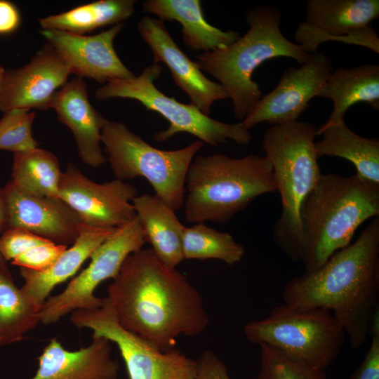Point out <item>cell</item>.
Segmentation results:
<instances>
[{"label": "cell", "instance_id": "cell-1", "mask_svg": "<svg viewBox=\"0 0 379 379\" xmlns=\"http://www.w3.org/2000/svg\"><path fill=\"white\" fill-rule=\"evenodd\" d=\"M106 297L124 329L162 352L175 348L180 335L196 336L209 323L198 291L151 248L128 255Z\"/></svg>", "mask_w": 379, "mask_h": 379}, {"label": "cell", "instance_id": "cell-4", "mask_svg": "<svg viewBox=\"0 0 379 379\" xmlns=\"http://www.w3.org/2000/svg\"><path fill=\"white\" fill-rule=\"evenodd\" d=\"M281 18L274 6L254 7L246 15L249 29L244 35L225 48L197 55L199 68L217 79L227 92L237 119H244L262 96L258 84L252 79L262 62L288 57L300 65L312 57L284 36L279 28Z\"/></svg>", "mask_w": 379, "mask_h": 379}, {"label": "cell", "instance_id": "cell-30", "mask_svg": "<svg viewBox=\"0 0 379 379\" xmlns=\"http://www.w3.org/2000/svg\"><path fill=\"white\" fill-rule=\"evenodd\" d=\"M260 350V368L258 379H328L319 369L285 356L264 343Z\"/></svg>", "mask_w": 379, "mask_h": 379}, {"label": "cell", "instance_id": "cell-5", "mask_svg": "<svg viewBox=\"0 0 379 379\" xmlns=\"http://www.w3.org/2000/svg\"><path fill=\"white\" fill-rule=\"evenodd\" d=\"M275 191L273 168L265 156H197L186 176L185 220L226 223L258 197Z\"/></svg>", "mask_w": 379, "mask_h": 379}, {"label": "cell", "instance_id": "cell-7", "mask_svg": "<svg viewBox=\"0 0 379 379\" xmlns=\"http://www.w3.org/2000/svg\"><path fill=\"white\" fill-rule=\"evenodd\" d=\"M110 168L116 179L145 178L155 194L174 211L184 204L189 167L204 143L197 140L185 147H154L123 123L107 120L101 132Z\"/></svg>", "mask_w": 379, "mask_h": 379}, {"label": "cell", "instance_id": "cell-23", "mask_svg": "<svg viewBox=\"0 0 379 379\" xmlns=\"http://www.w3.org/2000/svg\"><path fill=\"white\" fill-rule=\"evenodd\" d=\"M132 204L141 225L146 242L166 265L175 267L184 260L182 248L185 226L175 211L156 194L136 196Z\"/></svg>", "mask_w": 379, "mask_h": 379}, {"label": "cell", "instance_id": "cell-29", "mask_svg": "<svg viewBox=\"0 0 379 379\" xmlns=\"http://www.w3.org/2000/svg\"><path fill=\"white\" fill-rule=\"evenodd\" d=\"M182 248L184 259H217L229 265L239 262L245 251L230 233L218 231L204 223L185 226Z\"/></svg>", "mask_w": 379, "mask_h": 379}, {"label": "cell", "instance_id": "cell-32", "mask_svg": "<svg viewBox=\"0 0 379 379\" xmlns=\"http://www.w3.org/2000/svg\"><path fill=\"white\" fill-rule=\"evenodd\" d=\"M67 248L65 245L52 241L38 245L11 261L13 265L36 271H43L51 267Z\"/></svg>", "mask_w": 379, "mask_h": 379}, {"label": "cell", "instance_id": "cell-25", "mask_svg": "<svg viewBox=\"0 0 379 379\" xmlns=\"http://www.w3.org/2000/svg\"><path fill=\"white\" fill-rule=\"evenodd\" d=\"M322 135L314 143L317 158L333 156L352 162L357 174L362 178L379 185V140L361 137L350 130L345 120L322 126L317 135Z\"/></svg>", "mask_w": 379, "mask_h": 379}, {"label": "cell", "instance_id": "cell-11", "mask_svg": "<svg viewBox=\"0 0 379 379\" xmlns=\"http://www.w3.org/2000/svg\"><path fill=\"white\" fill-rule=\"evenodd\" d=\"M137 215L117 227L91 256V262L60 293L48 298L41 307L40 322L51 324L79 309L102 306L103 298L94 295L95 288L108 279H115L130 254L145 243Z\"/></svg>", "mask_w": 379, "mask_h": 379}, {"label": "cell", "instance_id": "cell-3", "mask_svg": "<svg viewBox=\"0 0 379 379\" xmlns=\"http://www.w3.org/2000/svg\"><path fill=\"white\" fill-rule=\"evenodd\" d=\"M379 216V185L357 173L322 174L300 209V261L305 272L322 266L350 244L357 228Z\"/></svg>", "mask_w": 379, "mask_h": 379}, {"label": "cell", "instance_id": "cell-2", "mask_svg": "<svg viewBox=\"0 0 379 379\" xmlns=\"http://www.w3.org/2000/svg\"><path fill=\"white\" fill-rule=\"evenodd\" d=\"M282 296L284 304L295 309L330 310L351 347L360 348L379 311V216L319 268L291 279Z\"/></svg>", "mask_w": 379, "mask_h": 379}, {"label": "cell", "instance_id": "cell-14", "mask_svg": "<svg viewBox=\"0 0 379 379\" xmlns=\"http://www.w3.org/2000/svg\"><path fill=\"white\" fill-rule=\"evenodd\" d=\"M333 70L331 60L322 52L312 54L299 67H290L240 123L249 130L261 122L277 125L297 121L310 100L318 97Z\"/></svg>", "mask_w": 379, "mask_h": 379}, {"label": "cell", "instance_id": "cell-35", "mask_svg": "<svg viewBox=\"0 0 379 379\" xmlns=\"http://www.w3.org/2000/svg\"><path fill=\"white\" fill-rule=\"evenodd\" d=\"M197 361V379H232L226 365L212 350L203 352Z\"/></svg>", "mask_w": 379, "mask_h": 379}, {"label": "cell", "instance_id": "cell-8", "mask_svg": "<svg viewBox=\"0 0 379 379\" xmlns=\"http://www.w3.org/2000/svg\"><path fill=\"white\" fill-rule=\"evenodd\" d=\"M247 340L270 345L285 356L325 370L340 354L345 332L328 310H300L285 304L244 327Z\"/></svg>", "mask_w": 379, "mask_h": 379}, {"label": "cell", "instance_id": "cell-24", "mask_svg": "<svg viewBox=\"0 0 379 379\" xmlns=\"http://www.w3.org/2000/svg\"><path fill=\"white\" fill-rule=\"evenodd\" d=\"M318 97L330 99L333 109L321 126H327L344 120L352 105L364 102L379 110V66L373 64L333 70Z\"/></svg>", "mask_w": 379, "mask_h": 379}, {"label": "cell", "instance_id": "cell-37", "mask_svg": "<svg viewBox=\"0 0 379 379\" xmlns=\"http://www.w3.org/2000/svg\"><path fill=\"white\" fill-rule=\"evenodd\" d=\"M4 211H5V207H4L3 190H2V188L0 187V231H1V227L3 225L4 220ZM3 259L4 258L0 253V260Z\"/></svg>", "mask_w": 379, "mask_h": 379}, {"label": "cell", "instance_id": "cell-20", "mask_svg": "<svg viewBox=\"0 0 379 379\" xmlns=\"http://www.w3.org/2000/svg\"><path fill=\"white\" fill-rule=\"evenodd\" d=\"M53 108L60 122L72 132L81 160L91 168L106 161L101 147V132L106 119L91 104L86 84L75 77L55 94Z\"/></svg>", "mask_w": 379, "mask_h": 379}, {"label": "cell", "instance_id": "cell-36", "mask_svg": "<svg viewBox=\"0 0 379 379\" xmlns=\"http://www.w3.org/2000/svg\"><path fill=\"white\" fill-rule=\"evenodd\" d=\"M20 22V14L17 7L8 1L0 0V34L15 32Z\"/></svg>", "mask_w": 379, "mask_h": 379}, {"label": "cell", "instance_id": "cell-15", "mask_svg": "<svg viewBox=\"0 0 379 379\" xmlns=\"http://www.w3.org/2000/svg\"><path fill=\"white\" fill-rule=\"evenodd\" d=\"M69 68L55 49L45 43L30 61L5 71L0 90V110H46L56 93L68 81Z\"/></svg>", "mask_w": 379, "mask_h": 379}, {"label": "cell", "instance_id": "cell-6", "mask_svg": "<svg viewBox=\"0 0 379 379\" xmlns=\"http://www.w3.org/2000/svg\"><path fill=\"white\" fill-rule=\"evenodd\" d=\"M317 131L312 123L297 120L272 125L262 140L281 199V213L273 227L274 241L293 261H300V209L322 175L314 147Z\"/></svg>", "mask_w": 379, "mask_h": 379}, {"label": "cell", "instance_id": "cell-12", "mask_svg": "<svg viewBox=\"0 0 379 379\" xmlns=\"http://www.w3.org/2000/svg\"><path fill=\"white\" fill-rule=\"evenodd\" d=\"M378 17V0H309L306 20L298 24L294 39L310 54L330 40L360 45L379 53V37L371 25Z\"/></svg>", "mask_w": 379, "mask_h": 379}, {"label": "cell", "instance_id": "cell-10", "mask_svg": "<svg viewBox=\"0 0 379 379\" xmlns=\"http://www.w3.org/2000/svg\"><path fill=\"white\" fill-rule=\"evenodd\" d=\"M71 322L114 343L129 379H197V361L173 348L162 352L118 322L107 297L101 307L72 312Z\"/></svg>", "mask_w": 379, "mask_h": 379}, {"label": "cell", "instance_id": "cell-33", "mask_svg": "<svg viewBox=\"0 0 379 379\" xmlns=\"http://www.w3.org/2000/svg\"><path fill=\"white\" fill-rule=\"evenodd\" d=\"M48 241L25 230L11 229L0 237V253L6 261H12L32 248Z\"/></svg>", "mask_w": 379, "mask_h": 379}, {"label": "cell", "instance_id": "cell-13", "mask_svg": "<svg viewBox=\"0 0 379 379\" xmlns=\"http://www.w3.org/2000/svg\"><path fill=\"white\" fill-rule=\"evenodd\" d=\"M58 194L88 226L117 228L136 216L131 203L138 195L134 185L116 178L95 182L71 162L62 173Z\"/></svg>", "mask_w": 379, "mask_h": 379}, {"label": "cell", "instance_id": "cell-31", "mask_svg": "<svg viewBox=\"0 0 379 379\" xmlns=\"http://www.w3.org/2000/svg\"><path fill=\"white\" fill-rule=\"evenodd\" d=\"M0 119V150L14 154L38 147L32 133L35 112L26 109H12L3 112Z\"/></svg>", "mask_w": 379, "mask_h": 379}, {"label": "cell", "instance_id": "cell-34", "mask_svg": "<svg viewBox=\"0 0 379 379\" xmlns=\"http://www.w3.org/2000/svg\"><path fill=\"white\" fill-rule=\"evenodd\" d=\"M369 334L371 335L370 347L349 379H379V312L373 317Z\"/></svg>", "mask_w": 379, "mask_h": 379}, {"label": "cell", "instance_id": "cell-38", "mask_svg": "<svg viewBox=\"0 0 379 379\" xmlns=\"http://www.w3.org/2000/svg\"><path fill=\"white\" fill-rule=\"evenodd\" d=\"M5 71L6 70L4 69V67L0 65V90L3 83Z\"/></svg>", "mask_w": 379, "mask_h": 379}, {"label": "cell", "instance_id": "cell-18", "mask_svg": "<svg viewBox=\"0 0 379 379\" xmlns=\"http://www.w3.org/2000/svg\"><path fill=\"white\" fill-rule=\"evenodd\" d=\"M138 32L149 46L154 63H164L169 69L175 84L185 91L191 103L208 115L213 102L229 98L225 88L208 79L176 44L164 22L147 15L141 18Z\"/></svg>", "mask_w": 379, "mask_h": 379}, {"label": "cell", "instance_id": "cell-16", "mask_svg": "<svg viewBox=\"0 0 379 379\" xmlns=\"http://www.w3.org/2000/svg\"><path fill=\"white\" fill-rule=\"evenodd\" d=\"M2 190L5 211L1 232L22 229L56 244L74 243L82 222L62 199L27 194L11 180Z\"/></svg>", "mask_w": 379, "mask_h": 379}, {"label": "cell", "instance_id": "cell-9", "mask_svg": "<svg viewBox=\"0 0 379 379\" xmlns=\"http://www.w3.org/2000/svg\"><path fill=\"white\" fill-rule=\"evenodd\" d=\"M162 72L159 63H153L137 77L114 79L95 91V98L104 100L121 98L138 100L146 109L159 113L168 122L167 129L157 132V142L166 141L176 133H187L203 143L217 146L231 140L237 144L248 145L251 140L249 130L241 124H228L211 118L192 103L185 104L168 97L154 85Z\"/></svg>", "mask_w": 379, "mask_h": 379}, {"label": "cell", "instance_id": "cell-27", "mask_svg": "<svg viewBox=\"0 0 379 379\" xmlns=\"http://www.w3.org/2000/svg\"><path fill=\"white\" fill-rule=\"evenodd\" d=\"M134 0H99L66 12L39 19L41 29H54L84 35L98 28L115 25L135 11Z\"/></svg>", "mask_w": 379, "mask_h": 379}, {"label": "cell", "instance_id": "cell-19", "mask_svg": "<svg viewBox=\"0 0 379 379\" xmlns=\"http://www.w3.org/2000/svg\"><path fill=\"white\" fill-rule=\"evenodd\" d=\"M111 341L93 334L91 344L78 350L63 347L53 338L37 357L31 379H117L119 364L111 357Z\"/></svg>", "mask_w": 379, "mask_h": 379}, {"label": "cell", "instance_id": "cell-22", "mask_svg": "<svg viewBox=\"0 0 379 379\" xmlns=\"http://www.w3.org/2000/svg\"><path fill=\"white\" fill-rule=\"evenodd\" d=\"M142 11L156 15L159 20H175L182 26L183 43L192 51L210 52L236 41L239 33L222 31L204 18L199 0H147Z\"/></svg>", "mask_w": 379, "mask_h": 379}, {"label": "cell", "instance_id": "cell-17", "mask_svg": "<svg viewBox=\"0 0 379 379\" xmlns=\"http://www.w3.org/2000/svg\"><path fill=\"white\" fill-rule=\"evenodd\" d=\"M124 23L99 34L86 36L54 29H41V34L58 52L71 74L100 83L135 77L117 55L114 40Z\"/></svg>", "mask_w": 379, "mask_h": 379}, {"label": "cell", "instance_id": "cell-21", "mask_svg": "<svg viewBox=\"0 0 379 379\" xmlns=\"http://www.w3.org/2000/svg\"><path fill=\"white\" fill-rule=\"evenodd\" d=\"M115 229L95 227L81 223L74 243L48 269L36 271L20 268V272L25 281L21 289L34 305L41 308L51 291L72 277Z\"/></svg>", "mask_w": 379, "mask_h": 379}, {"label": "cell", "instance_id": "cell-26", "mask_svg": "<svg viewBox=\"0 0 379 379\" xmlns=\"http://www.w3.org/2000/svg\"><path fill=\"white\" fill-rule=\"evenodd\" d=\"M40 309L16 286L6 261L0 260V347L23 340L40 322Z\"/></svg>", "mask_w": 379, "mask_h": 379}, {"label": "cell", "instance_id": "cell-28", "mask_svg": "<svg viewBox=\"0 0 379 379\" xmlns=\"http://www.w3.org/2000/svg\"><path fill=\"white\" fill-rule=\"evenodd\" d=\"M62 173L57 157L48 150L37 147L14 154L11 181L27 194L60 198Z\"/></svg>", "mask_w": 379, "mask_h": 379}]
</instances>
